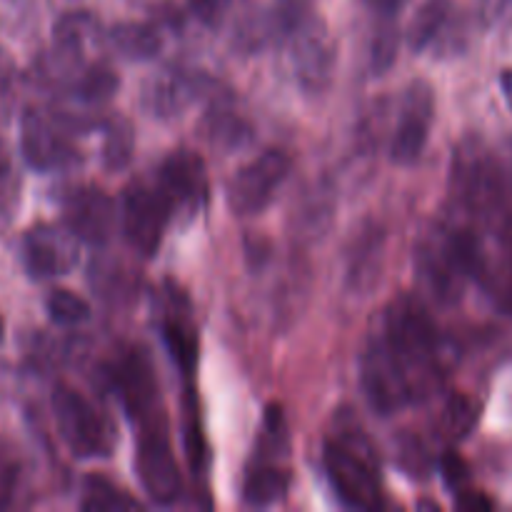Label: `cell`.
I'll use <instances>...</instances> for the list:
<instances>
[{"mask_svg": "<svg viewBox=\"0 0 512 512\" xmlns=\"http://www.w3.org/2000/svg\"><path fill=\"white\" fill-rule=\"evenodd\" d=\"M78 240L68 225H33L20 243V255L30 278L50 280L68 275L78 265Z\"/></svg>", "mask_w": 512, "mask_h": 512, "instance_id": "6", "label": "cell"}, {"mask_svg": "<svg viewBox=\"0 0 512 512\" xmlns=\"http://www.w3.org/2000/svg\"><path fill=\"white\" fill-rule=\"evenodd\" d=\"M175 205L170 195L160 188L155 180L153 185L145 180H135L125 188L120 200V230L135 253L150 255L163 243V233L170 223Z\"/></svg>", "mask_w": 512, "mask_h": 512, "instance_id": "3", "label": "cell"}, {"mask_svg": "<svg viewBox=\"0 0 512 512\" xmlns=\"http://www.w3.org/2000/svg\"><path fill=\"white\" fill-rule=\"evenodd\" d=\"M53 415L60 440L75 458H108L115 448L110 420L70 385H58L53 393Z\"/></svg>", "mask_w": 512, "mask_h": 512, "instance_id": "2", "label": "cell"}, {"mask_svg": "<svg viewBox=\"0 0 512 512\" xmlns=\"http://www.w3.org/2000/svg\"><path fill=\"white\" fill-rule=\"evenodd\" d=\"M478 423V408L465 395H455L445 408V430L450 438H465Z\"/></svg>", "mask_w": 512, "mask_h": 512, "instance_id": "25", "label": "cell"}, {"mask_svg": "<svg viewBox=\"0 0 512 512\" xmlns=\"http://www.w3.org/2000/svg\"><path fill=\"white\" fill-rule=\"evenodd\" d=\"M115 383H118L120 400H123L130 418H145V415L155 413L158 383H155L153 365L148 363V358L143 353H130L118 365Z\"/></svg>", "mask_w": 512, "mask_h": 512, "instance_id": "13", "label": "cell"}, {"mask_svg": "<svg viewBox=\"0 0 512 512\" xmlns=\"http://www.w3.org/2000/svg\"><path fill=\"white\" fill-rule=\"evenodd\" d=\"M293 170V160L283 150H265L258 158L250 160L248 165L238 170L230 178L228 190V205L235 215H255L273 200L280 185Z\"/></svg>", "mask_w": 512, "mask_h": 512, "instance_id": "5", "label": "cell"}, {"mask_svg": "<svg viewBox=\"0 0 512 512\" xmlns=\"http://www.w3.org/2000/svg\"><path fill=\"white\" fill-rule=\"evenodd\" d=\"M405 0H365V5H368L370 10H375V13L380 15H395L400 8H403Z\"/></svg>", "mask_w": 512, "mask_h": 512, "instance_id": "30", "label": "cell"}, {"mask_svg": "<svg viewBox=\"0 0 512 512\" xmlns=\"http://www.w3.org/2000/svg\"><path fill=\"white\" fill-rule=\"evenodd\" d=\"M293 63L298 80L310 90H323L335 68V43L320 20H305L293 38Z\"/></svg>", "mask_w": 512, "mask_h": 512, "instance_id": "11", "label": "cell"}, {"mask_svg": "<svg viewBox=\"0 0 512 512\" xmlns=\"http://www.w3.org/2000/svg\"><path fill=\"white\" fill-rule=\"evenodd\" d=\"M3 333H5V323H3V315H0V343H3Z\"/></svg>", "mask_w": 512, "mask_h": 512, "instance_id": "33", "label": "cell"}, {"mask_svg": "<svg viewBox=\"0 0 512 512\" xmlns=\"http://www.w3.org/2000/svg\"><path fill=\"white\" fill-rule=\"evenodd\" d=\"M433 90L425 83L410 85L403 103V118L390 145V158L400 165H410L423 155L430 138V123H433Z\"/></svg>", "mask_w": 512, "mask_h": 512, "instance_id": "10", "label": "cell"}, {"mask_svg": "<svg viewBox=\"0 0 512 512\" xmlns=\"http://www.w3.org/2000/svg\"><path fill=\"white\" fill-rule=\"evenodd\" d=\"M228 3H230V0H188L190 10H193V13L208 25L218 23V20L223 18Z\"/></svg>", "mask_w": 512, "mask_h": 512, "instance_id": "28", "label": "cell"}, {"mask_svg": "<svg viewBox=\"0 0 512 512\" xmlns=\"http://www.w3.org/2000/svg\"><path fill=\"white\" fill-rule=\"evenodd\" d=\"M100 23L95 20V15L85 13V10H73V13H65L63 18L55 23L53 38H55V50H58L60 63H75L80 60V55L85 53L90 43L98 40Z\"/></svg>", "mask_w": 512, "mask_h": 512, "instance_id": "14", "label": "cell"}, {"mask_svg": "<svg viewBox=\"0 0 512 512\" xmlns=\"http://www.w3.org/2000/svg\"><path fill=\"white\" fill-rule=\"evenodd\" d=\"M325 473L335 495L348 508H378L380 463L363 430L340 428L325 443Z\"/></svg>", "mask_w": 512, "mask_h": 512, "instance_id": "1", "label": "cell"}, {"mask_svg": "<svg viewBox=\"0 0 512 512\" xmlns=\"http://www.w3.org/2000/svg\"><path fill=\"white\" fill-rule=\"evenodd\" d=\"M158 183L170 195L175 208H195L205 198L203 160L190 150H178L163 163Z\"/></svg>", "mask_w": 512, "mask_h": 512, "instance_id": "12", "label": "cell"}, {"mask_svg": "<svg viewBox=\"0 0 512 512\" xmlns=\"http://www.w3.org/2000/svg\"><path fill=\"white\" fill-rule=\"evenodd\" d=\"M63 218L80 240L100 245L108 243L120 225V210L108 193L93 185H83L63 200Z\"/></svg>", "mask_w": 512, "mask_h": 512, "instance_id": "8", "label": "cell"}, {"mask_svg": "<svg viewBox=\"0 0 512 512\" xmlns=\"http://www.w3.org/2000/svg\"><path fill=\"white\" fill-rule=\"evenodd\" d=\"M463 498L458 500V505L463 510H490L493 508V503H490L488 498H483L480 493H460Z\"/></svg>", "mask_w": 512, "mask_h": 512, "instance_id": "29", "label": "cell"}, {"mask_svg": "<svg viewBox=\"0 0 512 512\" xmlns=\"http://www.w3.org/2000/svg\"><path fill=\"white\" fill-rule=\"evenodd\" d=\"M363 388L368 395L370 405L378 413L390 415L395 410L413 403L415 393L408 375L403 373L398 363L388 355V350L375 340L363 360Z\"/></svg>", "mask_w": 512, "mask_h": 512, "instance_id": "9", "label": "cell"}, {"mask_svg": "<svg viewBox=\"0 0 512 512\" xmlns=\"http://www.w3.org/2000/svg\"><path fill=\"white\" fill-rule=\"evenodd\" d=\"M80 508L90 512H120V510H140V503L135 498H130L125 490H120L118 485L110 483L108 478L93 475V478L85 480Z\"/></svg>", "mask_w": 512, "mask_h": 512, "instance_id": "19", "label": "cell"}, {"mask_svg": "<svg viewBox=\"0 0 512 512\" xmlns=\"http://www.w3.org/2000/svg\"><path fill=\"white\" fill-rule=\"evenodd\" d=\"M440 473H443L445 483L453 490H463V485L468 483V465L460 458L458 453H445L443 460H440Z\"/></svg>", "mask_w": 512, "mask_h": 512, "instance_id": "27", "label": "cell"}, {"mask_svg": "<svg viewBox=\"0 0 512 512\" xmlns=\"http://www.w3.org/2000/svg\"><path fill=\"white\" fill-rule=\"evenodd\" d=\"M500 88H503L505 100H508V105L512 108V68H505L500 73Z\"/></svg>", "mask_w": 512, "mask_h": 512, "instance_id": "32", "label": "cell"}, {"mask_svg": "<svg viewBox=\"0 0 512 512\" xmlns=\"http://www.w3.org/2000/svg\"><path fill=\"white\" fill-rule=\"evenodd\" d=\"M290 485L288 470L268 460H255L243 480V500L253 508H265L285 498Z\"/></svg>", "mask_w": 512, "mask_h": 512, "instance_id": "15", "label": "cell"}, {"mask_svg": "<svg viewBox=\"0 0 512 512\" xmlns=\"http://www.w3.org/2000/svg\"><path fill=\"white\" fill-rule=\"evenodd\" d=\"M45 310H48L50 320L60 328H78L90 318V305L78 293L65 288L50 290L48 300H45Z\"/></svg>", "mask_w": 512, "mask_h": 512, "instance_id": "21", "label": "cell"}, {"mask_svg": "<svg viewBox=\"0 0 512 512\" xmlns=\"http://www.w3.org/2000/svg\"><path fill=\"white\" fill-rule=\"evenodd\" d=\"M398 48H400V35L393 25H388V28H383L378 35H375V43H373V70L375 73H385V70L395 63Z\"/></svg>", "mask_w": 512, "mask_h": 512, "instance_id": "26", "label": "cell"}, {"mask_svg": "<svg viewBox=\"0 0 512 512\" xmlns=\"http://www.w3.org/2000/svg\"><path fill=\"white\" fill-rule=\"evenodd\" d=\"M135 148L133 125L128 120H115L105 133L103 143V160L110 170H120L130 163Z\"/></svg>", "mask_w": 512, "mask_h": 512, "instance_id": "23", "label": "cell"}, {"mask_svg": "<svg viewBox=\"0 0 512 512\" xmlns=\"http://www.w3.org/2000/svg\"><path fill=\"white\" fill-rule=\"evenodd\" d=\"M20 153L25 163L38 173H50L75 163V148L63 135L60 125L35 108L25 110L20 120Z\"/></svg>", "mask_w": 512, "mask_h": 512, "instance_id": "7", "label": "cell"}, {"mask_svg": "<svg viewBox=\"0 0 512 512\" xmlns=\"http://www.w3.org/2000/svg\"><path fill=\"white\" fill-rule=\"evenodd\" d=\"M135 468H138L140 483L153 503L173 505L180 498L183 483H180L173 445H170L163 420L155 418V413L140 418Z\"/></svg>", "mask_w": 512, "mask_h": 512, "instance_id": "4", "label": "cell"}, {"mask_svg": "<svg viewBox=\"0 0 512 512\" xmlns=\"http://www.w3.org/2000/svg\"><path fill=\"white\" fill-rule=\"evenodd\" d=\"M110 45L128 60H153L163 48L160 30L145 23H120L110 28Z\"/></svg>", "mask_w": 512, "mask_h": 512, "instance_id": "16", "label": "cell"}, {"mask_svg": "<svg viewBox=\"0 0 512 512\" xmlns=\"http://www.w3.org/2000/svg\"><path fill=\"white\" fill-rule=\"evenodd\" d=\"M450 15H453V5L450 0H428L418 15L413 18L408 30V43L415 53H423L433 43H438L445 35L450 25Z\"/></svg>", "mask_w": 512, "mask_h": 512, "instance_id": "18", "label": "cell"}, {"mask_svg": "<svg viewBox=\"0 0 512 512\" xmlns=\"http://www.w3.org/2000/svg\"><path fill=\"white\" fill-rule=\"evenodd\" d=\"M118 88V78L108 65H95L88 68L75 83V98L83 105H103L105 100L113 98Z\"/></svg>", "mask_w": 512, "mask_h": 512, "instance_id": "22", "label": "cell"}, {"mask_svg": "<svg viewBox=\"0 0 512 512\" xmlns=\"http://www.w3.org/2000/svg\"><path fill=\"white\" fill-rule=\"evenodd\" d=\"M18 190L20 180L15 175L13 155H10L8 145L0 140V228H5L13 218V210L18 205Z\"/></svg>", "mask_w": 512, "mask_h": 512, "instance_id": "24", "label": "cell"}, {"mask_svg": "<svg viewBox=\"0 0 512 512\" xmlns=\"http://www.w3.org/2000/svg\"><path fill=\"white\" fill-rule=\"evenodd\" d=\"M512 0H480V10H483V15L488 20H495L503 15V10L508 8Z\"/></svg>", "mask_w": 512, "mask_h": 512, "instance_id": "31", "label": "cell"}, {"mask_svg": "<svg viewBox=\"0 0 512 512\" xmlns=\"http://www.w3.org/2000/svg\"><path fill=\"white\" fill-rule=\"evenodd\" d=\"M163 340L165 348L173 355L175 365H178L185 375L193 373L195 360H198V340H195L193 328H190L188 323H183V320H165Z\"/></svg>", "mask_w": 512, "mask_h": 512, "instance_id": "20", "label": "cell"}, {"mask_svg": "<svg viewBox=\"0 0 512 512\" xmlns=\"http://www.w3.org/2000/svg\"><path fill=\"white\" fill-rule=\"evenodd\" d=\"M193 88L180 75H160L153 78L143 90V105L158 118H168V115H178L185 105L190 103Z\"/></svg>", "mask_w": 512, "mask_h": 512, "instance_id": "17", "label": "cell"}]
</instances>
